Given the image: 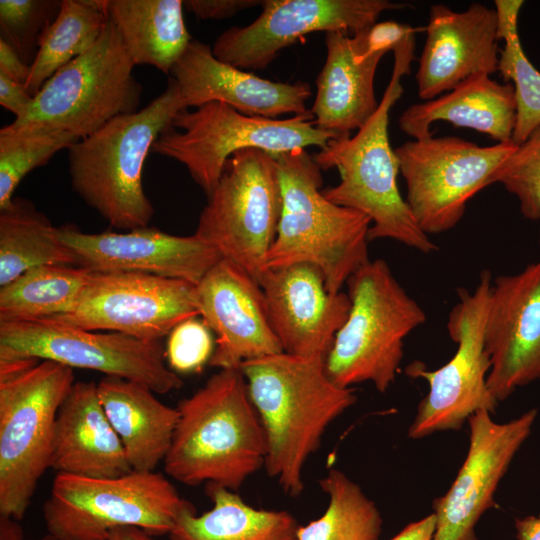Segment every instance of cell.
Returning <instances> with one entry per match:
<instances>
[{
	"instance_id": "cell-21",
	"label": "cell",
	"mask_w": 540,
	"mask_h": 540,
	"mask_svg": "<svg viewBox=\"0 0 540 540\" xmlns=\"http://www.w3.org/2000/svg\"><path fill=\"white\" fill-rule=\"evenodd\" d=\"M259 285L283 352L325 360L348 317V294L330 293L321 270L309 263L268 269Z\"/></svg>"
},
{
	"instance_id": "cell-26",
	"label": "cell",
	"mask_w": 540,
	"mask_h": 540,
	"mask_svg": "<svg viewBox=\"0 0 540 540\" xmlns=\"http://www.w3.org/2000/svg\"><path fill=\"white\" fill-rule=\"evenodd\" d=\"M436 121L473 129L497 143L510 142L516 125L514 87L477 74L438 98L409 106L398 124L417 140L433 136L430 127Z\"/></svg>"
},
{
	"instance_id": "cell-8",
	"label": "cell",
	"mask_w": 540,
	"mask_h": 540,
	"mask_svg": "<svg viewBox=\"0 0 540 540\" xmlns=\"http://www.w3.org/2000/svg\"><path fill=\"white\" fill-rule=\"evenodd\" d=\"M191 504L161 473L131 471L114 478L57 473L43 518L58 540H108L117 527H138L151 536L169 534Z\"/></svg>"
},
{
	"instance_id": "cell-46",
	"label": "cell",
	"mask_w": 540,
	"mask_h": 540,
	"mask_svg": "<svg viewBox=\"0 0 540 540\" xmlns=\"http://www.w3.org/2000/svg\"><path fill=\"white\" fill-rule=\"evenodd\" d=\"M539 244H540V228H539Z\"/></svg>"
},
{
	"instance_id": "cell-11",
	"label": "cell",
	"mask_w": 540,
	"mask_h": 540,
	"mask_svg": "<svg viewBox=\"0 0 540 540\" xmlns=\"http://www.w3.org/2000/svg\"><path fill=\"white\" fill-rule=\"evenodd\" d=\"M207 199L194 234L259 283L282 210L275 158L257 148L235 152Z\"/></svg>"
},
{
	"instance_id": "cell-2",
	"label": "cell",
	"mask_w": 540,
	"mask_h": 540,
	"mask_svg": "<svg viewBox=\"0 0 540 540\" xmlns=\"http://www.w3.org/2000/svg\"><path fill=\"white\" fill-rule=\"evenodd\" d=\"M176 408L178 422L163 461L169 477L237 492L265 467L264 429L240 368L220 369Z\"/></svg>"
},
{
	"instance_id": "cell-17",
	"label": "cell",
	"mask_w": 540,
	"mask_h": 540,
	"mask_svg": "<svg viewBox=\"0 0 540 540\" xmlns=\"http://www.w3.org/2000/svg\"><path fill=\"white\" fill-rule=\"evenodd\" d=\"M537 409L506 423L480 410L468 419L469 448L449 490L433 501L436 528L432 540H478L482 514L495 507L494 494L515 454L531 433Z\"/></svg>"
},
{
	"instance_id": "cell-7",
	"label": "cell",
	"mask_w": 540,
	"mask_h": 540,
	"mask_svg": "<svg viewBox=\"0 0 540 540\" xmlns=\"http://www.w3.org/2000/svg\"><path fill=\"white\" fill-rule=\"evenodd\" d=\"M346 284L350 311L325 358V370L341 387L369 381L384 393L398 373L404 339L426 322V313L383 259L367 262Z\"/></svg>"
},
{
	"instance_id": "cell-43",
	"label": "cell",
	"mask_w": 540,
	"mask_h": 540,
	"mask_svg": "<svg viewBox=\"0 0 540 540\" xmlns=\"http://www.w3.org/2000/svg\"><path fill=\"white\" fill-rule=\"evenodd\" d=\"M515 529L518 540H540V514L516 519Z\"/></svg>"
},
{
	"instance_id": "cell-35",
	"label": "cell",
	"mask_w": 540,
	"mask_h": 540,
	"mask_svg": "<svg viewBox=\"0 0 540 540\" xmlns=\"http://www.w3.org/2000/svg\"><path fill=\"white\" fill-rule=\"evenodd\" d=\"M78 137L43 128L0 130V211L8 208L22 179L33 169L46 165L60 150L68 149Z\"/></svg>"
},
{
	"instance_id": "cell-38",
	"label": "cell",
	"mask_w": 540,
	"mask_h": 540,
	"mask_svg": "<svg viewBox=\"0 0 540 540\" xmlns=\"http://www.w3.org/2000/svg\"><path fill=\"white\" fill-rule=\"evenodd\" d=\"M165 356L175 373L198 372L210 359L215 347L209 327L196 318L177 325L167 336Z\"/></svg>"
},
{
	"instance_id": "cell-10",
	"label": "cell",
	"mask_w": 540,
	"mask_h": 540,
	"mask_svg": "<svg viewBox=\"0 0 540 540\" xmlns=\"http://www.w3.org/2000/svg\"><path fill=\"white\" fill-rule=\"evenodd\" d=\"M135 66L108 18L97 42L49 78L26 113L7 126L85 138L115 117L138 111L142 87Z\"/></svg>"
},
{
	"instance_id": "cell-12",
	"label": "cell",
	"mask_w": 540,
	"mask_h": 540,
	"mask_svg": "<svg viewBox=\"0 0 540 540\" xmlns=\"http://www.w3.org/2000/svg\"><path fill=\"white\" fill-rule=\"evenodd\" d=\"M492 280L491 272L483 270L474 291L457 289L459 301L450 311L446 324L450 338L457 344L454 356L437 370H427L419 361L406 367V375L424 379L429 385L408 429L410 438L456 431L477 411L495 412L498 401L487 386L491 361L485 347Z\"/></svg>"
},
{
	"instance_id": "cell-42",
	"label": "cell",
	"mask_w": 540,
	"mask_h": 540,
	"mask_svg": "<svg viewBox=\"0 0 540 540\" xmlns=\"http://www.w3.org/2000/svg\"><path fill=\"white\" fill-rule=\"evenodd\" d=\"M436 528L434 513L408 524L390 540H432Z\"/></svg>"
},
{
	"instance_id": "cell-33",
	"label": "cell",
	"mask_w": 540,
	"mask_h": 540,
	"mask_svg": "<svg viewBox=\"0 0 540 540\" xmlns=\"http://www.w3.org/2000/svg\"><path fill=\"white\" fill-rule=\"evenodd\" d=\"M319 485L328 506L319 518L299 526L298 540H379L382 517L359 485L336 468Z\"/></svg>"
},
{
	"instance_id": "cell-34",
	"label": "cell",
	"mask_w": 540,
	"mask_h": 540,
	"mask_svg": "<svg viewBox=\"0 0 540 540\" xmlns=\"http://www.w3.org/2000/svg\"><path fill=\"white\" fill-rule=\"evenodd\" d=\"M522 0H495L500 51L498 71L507 83L511 81L516 99V125L511 141L523 143L540 126V72L525 55L518 33Z\"/></svg>"
},
{
	"instance_id": "cell-15",
	"label": "cell",
	"mask_w": 540,
	"mask_h": 540,
	"mask_svg": "<svg viewBox=\"0 0 540 540\" xmlns=\"http://www.w3.org/2000/svg\"><path fill=\"white\" fill-rule=\"evenodd\" d=\"M196 285L137 272H92L75 306L50 319L65 325L161 341L199 316Z\"/></svg>"
},
{
	"instance_id": "cell-37",
	"label": "cell",
	"mask_w": 540,
	"mask_h": 540,
	"mask_svg": "<svg viewBox=\"0 0 540 540\" xmlns=\"http://www.w3.org/2000/svg\"><path fill=\"white\" fill-rule=\"evenodd\" d=\"M490 183L513 194L526 219L540 220V126L499 166Z\"/></svg>"
},
{
	"instance_id": "cell-36",
	"label": "cell",
	"mask_w": 540,
	"mask_h": 540,
	"mask_svg": "<svg viewBox=\"0 0 540 540\" xmlns=\"http://www.w3.org/2000/svg\"><path fill=\"white\" fill-rule=\"evenodd\" d=\"M62 0H0L1 38L31 66L41 39L57 17Z\"/></svg>"
},
{
	"instance_id": "cell-29",
	"label": "cell",
	"mask_w": 540,
	"mask_h": 540,
	"mask_svg": "<svg viewBox=\"0 0 540 540\" xmlns=\"http://www.w3.org/2000/svg\"><path fill=\"white\" fill-rule=\"evenodd\" d=\"M212 508L198 515L190 504L169 532L170 540H298L299 525L285 510L250 506L235 491L206 485Z\"/></svg>"
},
{
	"instance_id": "cell-4",
	"label": "cell",
	"mask_w": 540,
	"mask_h": 540,
	"mask_svg": "<svg viewBox=\"0 0 540 540\" xmlns=\"http://www.w3.org/2000/svg\"><path fill=\"white\" fill-rule=\"evenodd\" d=\"M184 110L177 84L144 108L120 115L68 148V169L75 193L112 227H147L154 207L144 192L145 159L173 117Z\"/></svg>"
},
{
	"instance_id": "cell-6",
	"label": "cell",
	"mask_w": 540,
	"mask_h": 540,
	"mask_svg": "<svg viewBox=\"0 0 540 540\" xmlns=\"http://www.w3.org/2000/svg\"><path fill=\"white\" fill-rule=\"evenodd\" d=\"M73 369L42 360L0 362V514L20 521L50 468L58 410Z\"/></svg>"
},
{
	"instance_id": "cell-22",
	"label": "cell",
	"mask_w": 540,
	"mask_h": 540,
	"mask_svg": "<svg viewBox=\"0 0 540 540\" xmlns=\"http://www.w3.org/2000/svg\"><path fill=\"white\" fill-rule=\"evenodd\" d=\"M499 40L495 8L472 3L465 11H453L431 5L415 77L418 96L432 100L474 75L498 71Z\"/></svg>"
},
{
	"instance_id": "cell-23",
	"label": "cell",
	"mask_w": 540,
	"mask_h": 540,
	"mask_svg": "<svg viewBox=\"0 0 540 540\" xmlns=\"http://www.w3.org/2000/svg\"><path fill=\"white\" fill-rule=\"evenodd\" d=\"M183 109L223 102L240 113L277 119L306 113L308 83L273 82L217 59L212 48L192 40L170 71Z\"/></svg>"
},
{
	"instance_id": "cell-41",
	"label": "cell",
	"mask_w": 540,
	"mask_h": 540,
	"mask_svg": "<svg viewBox=\"0 0 540 540\" xmlns=\"http://www.w3.org/2000/svg\"><path fill=\"white\" fill-rule=\"evenodd\" d=\"M30 71L31 66L22 60L18 52L6 40L0 37V73L25 85Z\"/></svg>"
},
{
	"instance_id": "cell-18",
	"label": "cell",
	"mask_w": 540,
	"mask_h": 540,
	"mask_svg": "<svg viewBox=\"0 0 540 540\" xmlns=\"http://www.w3.org/2000/svg\"><path fill=\"white\" fill-rule=\"evenodd\" d=\"M485 347L491 361L487 386L498 402L540 380V260L492 280Z\"/></svg>"
},
{
	"instance_id": "cell-24",
	"label": "cell",
	"mask_w": 540,
	"mask_h": 540,
	"mask_svg": "<svg viewBox=\"0 0 540 540\" xmlns=\"http://www.w3.org/2000/svg\"><path fill=\"white\" fill-rule=\"evenodd\" d=\"M326 32L324 66L311 112L317 128L338 136L362 128L378 109L374 78L385 51L370 50L366 32Z\"/></svg>"
},
{
	"instance_id": "cell-14",
	"label": "cell",
	"mask_w": 540,
	"mask_h": 540,
	"mask_svg": "<svg viewBox=\"0 0 540 540\" xmlns=\"http://www.w3.org/2000/svg\"><path fill=\"white\" fill-rule=\"evenodd\" d=\"M516 147L512 141L479 146L454 136L414 139L396 147L406 201L421 229L429 235L454 228L467 202L491 185L492 175Z\"/></svg>"
},
{
	"instance_id": "cell-25",
	"label": "cell",
	"mask_w": 540,
	"mask_h": 540,
	"mask_svg": "<svg viewBox=\"0 0 540 540\" xmlns=\"http://www.w3.org/2000/svg\"><path fill=\"white\" fill-rule=\"evenodd\" d=\"M50 468L57 473L114 478L132 471L94 382L75 381L56 417Z\"/></svg>"
},
{
	"instance_id": "cell-19",
	"label": "cell",
	"mask_w": 540,
	"mask_h": 540,
	"mask_svg": "<svg viewBox=\"0 0 540 540\" xmlns=\"http://www.w3.org/2000/svg\"><path fill=\"white\" fill-rule=\"evenodd\" d=\"M76 265L92 272H137L198 284L222 259L195 234L177 236L154 227L125 232L85 233L72 225L57 227Z\"/></svg>"
},
{
	"instance_id": "cell-39",
	"label": "cell",
	"mask_w": 540,
	"mask_h": 540,
	"mask_svg": "<svg viewBox=\"0 0 540 540\" xmlns=\"http://www.w3.org/2000/svg\"><path fill=\"white\" fill-rule=\"evenodd\" d=\"M260 0H186L184 7L203 20H222L256 5Z\"/></svg>"
},
{
	"instance_id": "cell-13",
	"label": "cell",
	"mask_w": 540,
	"mask_h": 540,
	"mask_svg": "<svg viewBox=\"0 0 540 540\" xmlns=\"http://www.w3.org/2000/svg\"><path fill=\"white\" fill-rule=\"evenodd\" d=\"M49 360L140 383L154 393L179 389L161 341L85 330L50 319L0 321V362Z\"/></svg>"
},
{
	"instance_id": "cell-5",
	"label": "cell",
	"mask_w": 540,
	"mask_h": 540,
	"mask_svg": "<svg viewBox=\"0 0 540 540\" xmlns=\"http://www.w3.org/2000/svg\"><path fill=\"white\" fill-rule=\"evenodd\" d=\"M275 160L282 210L267 269L312 264L323 273L329 292L337 294L370 261L371 219L323 195L321 169L305 149L282 153Z\"/></svg>"
},
{
	"instance_id": "cell-20",
	"label": "cell",
	"mask_w": 540,
	"mask_h": 540,
	"mask_svg": "<svg viewBox=\"0 0 540 540\" xmlns=\"http://www.w3.org/2000/svg\"><path fill=\"white\" fill-rule=\"evenodd\" d=\"M195 295L199 316L216 334L209 365L240 368L246 361L283 352L261 286L237 264L218 261L196 284Z\"/></svg>"
},
{
	"instance_id": "cell-16",
	"label": "cell",
	"mask_w": 540,
	"mask_h": 540,
	"mask_svg": "<svg viewBox=\"0 0 540 540\" xmlns=\"http://www.w3.org/2000/svg\"><path fill=\"white\" fill-rule=\"evenodd\" d=\"M249 25L231 27L215 40L214 56L241 70L265 69L278 53L315 31L353 34L371 28L379 15L404 4L388 0H266Z\"/></svg>"
},
{
	"instance_id": "cell-45",
	"label": "cell",
	"mask_w": 540,
	"mask_h": 540,
	"mask_svg": "<svg viewBox=\"0 0 540 540\" xmlns=\"http://www.w3.org/2000/svg\"><path fill=\"white\" fill-rule=\"evenodd\" d=\"M108 540H154L150 534L144 530L133 527L124 526L117 527L109 532Z\"/></svg>"
},
{
	"instance_id": "cell-3",
	"label": "cell",
	"mask_w": 540,
	"mask_h": 540,
	"mask_svg": "<svg viewBox=\"0 0 540 540\" xmlns=\"http://www.w3.org/2000/svg\"><path fill=\"white\" fill-rule=\"evenodd\" d=\"M415 33L394 49L391 79L375 114L353 136L327 142L313 157L320 169L337 168L340 182L322 189L332 203L364 213L371 219L368 240L392 239L425 254L438 250L417 223L397 185L399 164L388 136L389 112L401 97V78L411 72Z\"/></svg>"
},
{
	"instance_id": "cell-32",
	"label": "cell",
	"mask_w": 540,
	"mask_h": 540,
	"mask_svg": "<svg viewBox=\"0 0 540 540\" xmlns=\"http://www.w3.org/2000/svg\"><path fill=\"white\" fill-rule=\"evenodd\" d=\"M105 6L106 0H62L31 64L25 87L32 97L60 68L97 42L108 21Z\"/></svg>"
},
{
	"instance_id": "cell-31",
	"label": "cell",
	"mask_w": 540,
	"mask_h": 540,
	"mask_svg": "<svg viewBox=\"0 0 540 540\" xmlns=\"http://www.w3.org/2000/svg\"><path fill=\"white\" fill-rule=\"evenodd\" d=\"M92 271L73 265L30 269L0 287V321H29L69 312Z\"/></svg>"
},
{
	"instance_id": "cell-9",
	"label": "cell",
	"mask_w": 540,
	"mask_h": 540,
	"mask_svg": "<svg viewBox=\"0 0 540 540\" xmlns=\"http://www.w3.org/2000/svg\"><path fill=\"white\" fill-rule=\"evenodd\" d=\"M338 137L317 128L311 110L286 119H270L240 113L223 102H210L194 111H179L151 152L183 164L208 196L228 159L239 150L257 148L276 158L308 146L323 149Z\"/></svg>"
},
{
	"instance_id": "cell-44",
	"label": "cell",
	"mask_w": 540,
	"mask_h": 540,
	"mask_svg": "<svg viewBox=\"0 0 540 540\" xmlns=\"http://www.w3.org/2000/svg\"><path fill=\"white\" fill-rule=\"evenodd\" d=\"M0 540H24L23 529L19 521L1 517L0 518ZM37 540H58L47 533Z\"/></svg>"
},
{
	"instance_id": "cell-30",
	"label": "cell",
	"mask_w": 540,
	"mask_h": 540,
	"mask_svg": "<svg viewBox=\"0 0 540 540\" xmlns=\"http://www.w3.org/2000/svg\"><path fill=\"white\" fill-rule=\"evenodd\" d=\"M44 265H76L49 219L22 198L0 211V287Z\"/></svg>"
},
{
	"instance_id": "cell-1",
	"label": "cell",
	"mask_w": 540,
	"mask_h": 540,
	"mask_svg": "<svg viewBox=\"0 0 540 540\" xmlns=\"http://www.w3.org/2000/svg\"><path fill=\"white\" fill-rule=\"evenodd\" d=\"M240 370L264 429L265 469L286 494L299 496L308 458L327 427L356 403L354 389L333 382L321 358L281 352L246 361Z\"/></svg>"
},
{
	"instance_id": "cell-28",
	"label": "cell",
	"mask_w": 540,
	"mask_h": 540,
	"mask_svg": "<svg viewBox=\"0 0 540 540\" xmlns=\"http://www.w3.org/2000/svg\"><path fill=\"white\" fill-rule=\"evenodd\" d=\"M181 0H106L112 21L135 65H150L165 74L192 41Z\"/></svg>"
},
{
	"instance_id": "cell-40",
	"label": "cell",
	"mask_w": 540,
	"mask_h": 540,
	"mask_svg": "<svg viewBox=\"0 0 540 540\" xmlns=\"http://www.w3.org/2000/svg\"><path fill=\"white\" fill-rule=\"evenodd\" d=\"M33 101L25 85L0 73V104L15 115V119L26 113Z\"/></svg>"
},
{
	"instance_id": "cell-27",
	"label": "cell",
	"mask_w": 540,
	"mask_h": 540,
	"mask_svg": "<svg viewBox=\"0 0 540 540\" xmlns=\"http://www.w3.org/2000/svg\"><path fill=\"white\" fill-rule=\"evenodd\" d=\"M97 387L131 469L155 471L169 451L179 417L177 408L162 403L148 387L123 378L104 376Z\"/></svg>"
}]
</instances>
